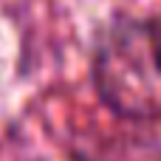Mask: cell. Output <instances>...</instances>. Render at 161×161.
<instances>
[{
    "mask_svg": "<svg viewBox=\"0 0 161 161\" xmlns=\"http://www.w3.org/2000/svg\"><path fill=\"white\" fill-rule=\"evenodd\" d=\"M93 85L125 119H161V14L119 17L96 40Z\"/></svg>",
    "mask_w": 161,
    "mask_h": 161,
    "instance_id": "cell-1",
    "label": "cell"
}]
</instances>
